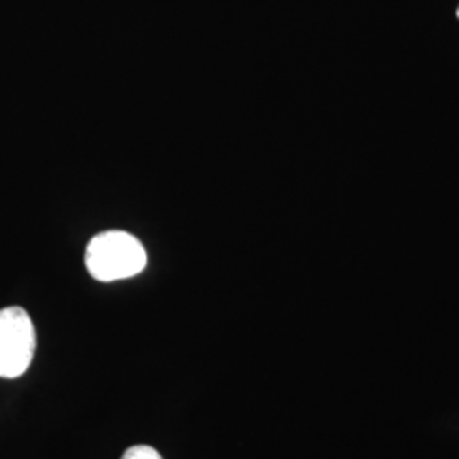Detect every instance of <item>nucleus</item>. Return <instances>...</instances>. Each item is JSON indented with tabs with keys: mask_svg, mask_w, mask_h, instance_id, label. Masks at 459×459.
<instances>
[{
	"mask_svg": "<svg viewBox=\"0 0 459 459\" xmlns=\"http://www.w3.org/2000/svg\"><path fill=\"white\" fill-rule=\"evenodd\" d=\"M85 267L100 282L133 278L147 267V250L128 231H102L87 246Z\"/></svg>",
	"mask_w": 459,
	"mask_h": 459,
	"instance_id": "nucleus-1",
	"label": "nucleus"
},
{
	"mask_svg": "<svg viewBox=\"0 0 459 459\" xmlns=\"http://www.w3.org/2000/svg\"><path fill=\"white\" fill-rule=\"evenodd\" d=\"M36 351V330L33 320L21 307L0 310V377H22Z\"/></svg>",
	"mask_w": 459,
	"mask_h": 459,
	"instance_id": "nucleus-2",
	"label": "nucleus"
},
{
	"mask_svg": "<svg viewBox=\"0 0 459 459\" xmlns=\"http://www.w3.org/2000/svg\"><path fill=\"white\" fill-rule=\"evenodd\" d=\"M121 459H164L162 455L147 444H138V446H132L125 451V455Z\"/></svg>",
	"mask_w": 459,
	"mask_h": 459,
	"instance_id": "nucleus-3",
	"label": "nucleus"
},
{
	"mask_svg": "<svg viewBox=\"0 0 459 459\" xmlns=\"http://www.w3.org/2000/svg\"><path fill=\"white\" fill-rule=\"evenodd\" d=\"M458 17H459V7H458Z\"/></svg>",
	"mask_w": 459,
	"mask_h": 459,
	"instance_id": "nucleus-4",
	"label": "nucleus"
}]
</instances>
